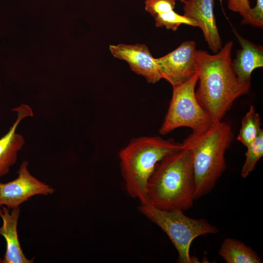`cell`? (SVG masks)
Listing matches in <instances>:
<instances>
[{
	"label": "cell",
	"instance_id": "cell-1",
	"mask_svg": "<svg viewBox=\"0 0 263 263\" xmlns=\"http://www.w3.org/2000/svg\"><path fill=\"white\" fill-rule=\"evenodd\" d=\"M233 45V41H228L214 55L197 50L199 86L195 95L212 124L221 121L235 100L250 89V82L240 81L232 69Z\"/></svg>",
	"mask_w": 263,
	"mask_h": 263
},
{
	"label": "cell",
	"instance_id": "cell-2",
	"mask_svg": "<svg viewBox=\"0 0 263 263\" xmlns=\"http://www.w3.org/2000/svg\"><path fill=\"white\" fill-rule=\"evenodd\" d=\"M195 188L191 155L184 148L157 164L148 181L146 196L149 203L159 209L184 211L193 206Z\"/></svg>",
	"mask_w": 263,
	"mask_h": 263
},
{
	"label": "cell",
	"instance_id": "cell-3",
	"mask_svg": "<svg viewBox=\"0 0 263 263\" xmlns=\"http://www.w3.org/2000/svg\"><path fill=\"white\" fill-rule=\"evenodd\" d=\"M233 137L230 125L221 121L203 132H192L184 140L182 144L191 157L195 200L210 192L226 169L225 153Z\"/></svg>",
	"mask_w": 263,
	"mask_h": 263
},
{
	"label": "cell",
	"instance_id": "cell-4",
	"mask_svg": "<svg viewBox=\"0 0 263 263\" xmlns=\"http://www.w3.org/2000/svg\"><path fill=\"white\" fill-rule=\"evenodd\" d=\"M182 143L160 136H140L132 139L119 153L122 176L127 193L149 204L147 186L157 164L170 153L184 149Z\"/></svg>",
	"mask_w": 263,
	"mask_h": 263
},
{
	"label": "cell",
	"instance_id": "cell-5",
	"mask_svg": "<svg viewBox=\"0 0 263 263\" xmlns=\"http://www.w3.org/2000/svg\"><path fill=\"white\" fill-rule=\"evenodd\" d=\"M139 210L168 235L178 252L180 263H192L189 249L194 239L201 235L219 232L218 229L206 219L188 217L180 210H162L150 204L141 205Z\"/></svg>",
	"mask_w": 263,
	"mask_h": 263
},
{
	"label": "cell",
	"instance_id": "cell-6",
	"mask_svg": "<svg viewBox=\"0 0 263 263\" xmlns=\"http://www.w3.org/2000/svg\"><path fill=\"white\" fill-rule=\"evenodd\" d=\"M198 80L197 73L187 81L173 88L172 97L159 133L165 135L182 127L199 133L212 124L211 118L198 101L195 87Z\"/></svg>",
	"mask_w": 263,
	"mask_h": 263
},
{
	"label": "cell",
	"instance_id": "cell-7",
	"mask_svg": "<svg viewBox=\"0 0 263 263\" xmlns=\"http://www.w3.org/2000/svg\"><path fill=\"white\" fill-rule=\"evenodd\" d=\"M154 61L162 78L172 87L182 84L197 73V50L194 41L187 40L174 50Z\"/></svg>",
	"mask_w": 263,
	"mask_h": 263
},
{
	"label": "cell",
	"instance_id": "cell-8",
	"mask_svg": "<svg viewBox=\"0 0 263 263\" xmlns=\"http://www.w3.org/2000/svg\"><path fill=\"white\" fill-rule=\"evenodd\" d=\"M28 163L23 161L18 170V177L8 183L0 182V207L4 206L12 209L35 195L48 196L55 189L32 175L28 169Z\"/></svg>",
	"mask_w": 263,
	"mask_h": 263
},
{
	"label": "cell",
	"instance_id": "cell-9",
	"mask_svg": "<svg viewBox=\"0 0 263 263\" xmlns=\"http://www.w3.org/2000/svg\"><path fill=\"white\" fill-rule=\"evenodd\" d=\"M113 57L125 60L135 73L144 77L148 83L155 84L161 78L148 47L143 44L111 45L109 47Z\"/></svg>",
	"mask_w": 263,
	"mask_h": 263
},
{
	"label": "cell",
	"instance_id": "cell-10",
	"mask_svg": "<svg viewBox=\"0 0 263 263\" xmlns=\"http://www.w3.org/2000/svg\"><path fill=\"white\" fill-rule=\"evenodd\" d=\"M214 0H186L184 15L193 19L203 32L205 41L215 53L222 48V41L214 14Z\"/></svg>",
	"mask_w": 263,
	"mask_h": 263
},
{
	"label": "cell",
	"instance_id": "cell-11",
	"mask_svg": "<svg viewBox=\"0 0 263 263\" xmlns=\"http://www.w3.org/2000/svg\"><path fill=\"white\" fill-rule=\"evenodd\" d=\"M17 118L8 132L0 138V177L6 175L17 159L18 153L24 146L23 136L16 132L20 122L24 118L33 116L32 109L27 104H22L13 109Z\"/></svg>",
	"mask_w": 263,
	"mask_h": 263
},
{
	"label": "cell",
	"instance_id": "cell-12",
	"mask_svg": "<svg viewBox=\"0 0 263 263\" xmlns=\"http://www.w3.org/2000/svg\"><path fill=\"white\" fill-rule=\"evenodd\" d=\"M19 208L10 209L3 206L0 207V216L2 225L0 227V235L5 240L6 251L0 263H33L34 258L27 259L20 247L17 232Z\"/></svg>",
	"mask_w": 263,
	"mask_h": 263
},
{
	"label": "cell",
	"instance_id": "cell-13",
	"mask_svg": "<svg viewBox=\"0 0 263 263\" xmlns=\"http://www.w3.org/2000/svg\"><path fill=\"white\" fill-rule=\"evenodd\" d=\"M235 35L242 48L237 51L236 57L232 61V69L240 81L250 82L252 72L263 67V48L242 37L237 33Z\"/></svg>",
	"mask_w": 263,
	"mask_h": 263
},
{
	"label": "cell",
	"instance_id": "cell-14",
	"mask_svg": "<svg viewBox=\"0 0 263 263\" xmlns=\"http://www.w3.org/2000/svg\"><path fill=\"white\" fill-rule=\"evenodd\" d=\"M219 254L227 263H262L253 249L235 239H225L221 245Z\"/></svg>",
	"mask_w": 263,
	"mask_h": 263
},
{
	"label": "cell",
	"instance_id": "cell-15",
	"mask_svg": "<svg viewBox=\"0 0 263 263\" xmlns=\"http://www.w3.org/2000/svg\"><path fill=\"white\" fill-rule=\"evenodd\" d=\"M259 114L254 106H250L248 111L242 120V126L237 139L246 147L251 144L263 132Z\"/></svg>",
	"mask_w": 263,
	"mask_h": 263
},
{
	"label": "cell",
	"instance_id": "cell-16",
	"mask_svg": "<svg viewBox=\"0 0 263 263\" xmlns=\"http://www.w3.org/2000/svg\"><path fill=\"white\" fill-rule=\"evenodd\" d=\"M247 148L245 159L241 169V176L246 178L254 169L259 160L263 156V132Z\"/></svg>",
	"mask_w": 263,
	"mask_h": 263
},
{
	"label": "cell",
	"instance_id": "cell-17",
	"mask_svg": "<svg viewBox=\"0 0 263 263\" xmlns=\"http://www.w3.org/2000/svg\"><path fill=\"white\" fill-rule=\"evenodd\" d=\"M154 18L156 27H165L167 29L172 31L177 30L182 24L197 27L193 19L184 15H179L174 10L157 15Z\"/></svg>",
	"mask_w": 263,
	"mask_h": 263
},
{
	"label": "cell",
	"instance_id": "cell-18",
	"mask_svg": "<svg viewBox=\"0 0 263 263\" xmlns=\"http://www.w3.org/2000/svg\"><path fill=\"white\" fill-rule=\"evenodd\" d=\"M176 0H145V10L152 17L173 10Z\"/></svg>",
	"mask_w": 263,
	"mask_h": 263
},
{
	"label": "cell",
	"instance_id": "cell-19",
	"mask_svg": "<svg viewBox=\"0 0 263 263\" xmlns=\"http://www.w3.org/2000/svg\"><path fill=\"white\" fill-rule=\"evenodd\" d=\"M228 7L231 11L239 13L243 18L251 9L249 0H228Z\"/></svg>",
	"mask_w": 263,
	"mask_h": 263
},
{
	"label": "cell",
	"instance_id": "cell-20",
	"mask_svg": "<svg viewBox=\"0 0 263 263\" xmlns=\"http://www.w3.org/2000/svg\"><path fill=\"white\" fill-rule=\"evenodd\" d=\"M180 0L181 2L184 3L186 0Z\"/></svg>",
	"mask_w": 263,
	"mask_h": 263
}]
</instances>
